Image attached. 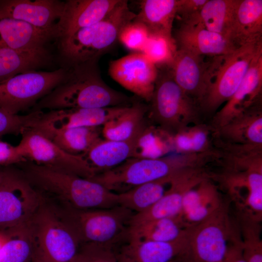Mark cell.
<instances>
[{"label": "cell", "instance_id": "cell-23", "mask_svg": "<svg viewBox=\"0 0 262 262\" xmlns=\"http://www.w3.org/2000/svg\"><path fill=\"white\" fill-rule=\"evenodd\" d=\"M223 203L217 185L209 177L186 193L179 216L187 227H193L209 217Z\"/></svg>", "mask_w": 262, "mask_h": 262}, {"label": "cell", "instance_id": "cell-15", "mask_svg": "<svg viewBox=\"0 0 262 262\" xmlns=\"http://www.w3.org/2000/svg\"><path fill=\"white\" fill-rule=\"evenodd\" d=\"M111 77L126 89L149 102L158 74V68L143 53L133 52L109 65Z\"/></svg>", "mask_w": 262, "mask_h": 262}, {"label": "cell", "instance_id": "cell-45", "mask_svg": "<svg viewBox=\"0 0 262 262\" xmlns=\"http://www.w3.org/2000/svg\"><path fill=\"white\" fill-rule=\"evenodd\" d=\"M5 239V230L0 231V250L2 246Z\"/></svg>", "mask_w": 262, "mask_h": 262}, {"label": "cell", "instance_id": "cell-5", "mask_svg": "<svg viewBox=\"0 0 262 262\" xmlns=\"http://www.w3.org/2000/svg\"><path fill=\"white\" fill-rule=\"evenodd\" d=\"M136 14L127 0H120L102 20L59 39L61 56L71 66L85 62L98 60L118 41L121 29L132 21Z\"/></svg>", "mask_w": 262, "mask_h": 262}, {"label": "cell", "instance_id": "cell-17", "mask_svg": "<svg viewBox=\"0 0 262 262\" xmlns=\"http://www.w3.org/2000/svg\"><path fill=\"white\" fill-rule=\"evenodd\" d=\"M130 105L43 111L32 129L41 131L80 127H102L122 113Z\"/></svg>", "mask_w": 262, "mask_h": 262}, {"label": "cell", "instance_id": "cell-3", "mask_svg": "<svg viewBox=\"0 0 262 262\" xmlns=\"http://www.w3.org/2000/svg\"><path fill=\"white\" fill-rule=\"evenodd\" d=\"M158 68L147 118L152 126L172 136L205 121L198 103L174 80L167 66Z\"/></svg>", "mask_w": 262, "mask_h": 262}, {"label": "cell", "instance_id": "cell-26", "mask_svg": "<svg viewBox=\"0 0 262 262\" xmlns=\"http://www.w3.org/2000/svg\"><path fill=\"white\" fill-rule=\"evenodd\" d=\"M145 130L134 137L125 141L102 138L82 156L96 175L108 171L135 157L138 141Z\"/></svg>", "mask_w": 262, "mask_h": 262}, {"label": "cell", "instance_id": "cell-43", "mask_svg": "<svg viewBox=\"0 0 262 262\" xmlns=\"http://www.w3.org/2000/svg\"><path fill=\"white\" fill-rule=\"evenodd\" d=\"M207 0H180L177 16L181 21H184L197 13Z\"/></svg>", "mask_w": 262, "mask_h": 262}, {"label": "cell", "instance_id": "cell-16", "mask_svg": "<svg viewBox=\"0 0 262 262\" xmlns=\"http://www.w3.org/2000/svg\"><path fill=\"white\" fill-rule=\"evenodd\" d=\"M262 48L253 58L242 82L231 97L208 123L213 131L246 110L262 103Z\"/></svg>", "mask_w": 262, "mask_h": 262}, {"label": "cell", "instance_id": "cell-46", "mask_svg": "<svg viewBox=\"0 0 262 262\" xmlns=\"http://www.w3.org/2000/svg\"><path fill=\"white\" fill-rule=\"evenodd\" d=\"M32 262H42L35 255Z\"/></svg>", "mask_w": 262, "mask_h": 262}, {"label": "cell", "instance_id": "cell-47", "mask_svg": "<svg viewBox=\"0 0 262 262\" xmlns=\"http://www.w3.org/2000/svg\"><path fill=\"white\" fill-rule=\"evenodd\" d=\"M172 262H182L180 260L178 259V260H175L174 261H173Z\"/></svg>", "mask_w": 262, "mask_h": 262}, {"label": "cell", "instance_id": "cell-18", "mask_svg": "<svg viewBox=\"0 0 262 262\" xmlns=\"http://www.w3.org/2000/svg\"><path fill=\"white\" fill-rule=\"evenodd\" d=\"M213 145L262 148V103L246 110L212 133Z\"/></svg>", "mask_w": 262, "mask_h": 262}, {"label": "cell", "instance_id": "cell-29", "mask_svg": "<svg viewBox=\"0 0 262 262\" xmlns=\"http://www.w3.org/2000/svg\"><path fill=\"white\" fill-rule=\"evenodd\" d=\"M180 3V0H142L134 19L143 23L150 33L172 37L173 22Z\"/></svg>", "mask_w": 262, "mask_h": 262}, {"label": "cell", "instance_id": "cell-14", "mask_svg": "<svg viewBox=\"0 0 262 262\" xmlns=\"http://www.w3.org/2000/svg\"><path fill=\"white\" fill-rule=\"evenodd\" d=\"M209 178L205 166L188 167L177 171L164 195L151 206L134 213L130 226L149 221L180 215L183 197L186 193L204 180Z\"/></svg>", "mask_w": 262, "mask_h": 262}, {"label": "cell", "instance_id": "cell-33", "mask_svg": "<svg viewBox=\"0 0 262 262\" xmlns=\"http://www.w3.org/2000/svg\"><path fill=\"white\" fill-rule=\"evenodd\" d=\"M32 220L23 225L5 230V239L0 250V262L33 261L35 246Z\"/></svg>", "mask_w": 262, "mask_h": 262}, {"label": "cell", "instance_id": "cell-8", "mask_svg": "<svg viewBox=\"0 0 262 262\" xmlns=\"http://www.w3.org/2000/svg\"><path fill=\"white\" fill-rule=\"evenodd\" d=\"M32 222L35 255L42 262H71L81 243L65 218L41 205Z\"/></svg>", "mask_w": 262, "mask_h": 262}, {"label": "cell", "instance_id": "cell-13", "mask_svg": "<svg viewBox=\"0 0 262 262\" xmlns=\"http://www.w3.org/2000/svg\"><path fill=\"white\" fill-rule=\"evenodd\" d=\"M204 56L177 49L168 67L177 84L200 105L211 84L223 56L212 57L206 61Z\"/></svg>", "mask_w": 262, "mask_h": 262}, {"label": "cell", "instance_id": "cell-37", "mask_svg": "<svg viewBox=\"0 0 262 262\" xmlns=\"http://www.w3.org/2000/svg\"><path fill=\"white\" fill-rule=\"evenodd\" d=\"M247 178V196L245 209L240 213L261 222L262 218V158L249 168Z\"/></svg>", "mask_w": 262, "mask_h": 262}, {"label": "cell", "instance_id": "cell-34", "mask_svg": "<svg viewBox=\"0 0 262 262\" xmlns=\"http://www.w3.org/2000/svg\"><path fill=\"white\" fill-rule=\"evenodd\" d=\"M176 172L117 194L118 205L123 206L134 213L147 209L158 201L168 190Z\"/></svg>", "mask_w": 262, "mask_h": 262}, {"label": "cell", "instance_id": "cell-35", "mask_svg": "<svg viewBox=\"0 0 262 262\" xmlns=\"http://www.w3.org/2000/svg\"><path fill=\"white\" fill-rule=\"evenodd\" d=\"M240 235L243 256L247 262H262V240L260 221L239 213Z\"/></svg>", "mask_w": 262, "mask_h": 262}, {"label": "cell", "instance_id": "cell-21", "mask_svg": "<svg viewBox=\"0 0 262 262\" xmlns=\"http://www.w3.org/2000/svg\"><path fill=\"white\" fill-rule=\"evenodd\" d=\"M173 36L177 49L198 55L224 56L237 48L225 37L199 23L182 22Z\"/></svg>", "mask_w": 262, "mask_h": 262}, {"label": "cell", "instance_id": "cell-42", "mask_svg": "<svg viewBox=\"0 0 262 262\" xmlns=\"http://www.w3.org/2000/svg\"><path fill=\"white\" fill-rule=\"evenodd\" d=\"M222 262H247L243 254L240 230L236 228Z\"/></svg>", "mask_w": 262, "mask_h": 262}, {"label": "cell", "instance_id": "cell-6", "mask_svg": "<svg viewBox=\"0 0 262 262\" xmlns=\"http://www.w3.org/2000/svg\"><path fill=\"white\" fill-rule=\"evenodd\" d=\"M65 219L80 243L117 244L127 237L134 213L120 205L78 210L67 207Z\"/></svg>", "mask_w": 262, "mask_h": 262}, {"label": "cell", "instance_id": "cell-32", "mask_svg": "<svg viewBox=\"0 0 262 262\" xmlns=\"http://www.w3.org/2000/svg\"><path fill=\"white\" fill-rule=\"evenodd\" d=\"M190 228L179 216L163 218L130 226L127 238L140 241L170 242L184 235Z\"/></svg>", "mask_w": 262, "mask_h": 262}, {"label": "cell", "instance_id": "cell-28", "mask_svg": "<svg viewBox=\"0 0 262 262\" xmlns=\"http://www.w3.org/2000/svg\"><path fill=\"white\" fill-rule=\"evenodd\" d=\"M52 57L45 47L28 50L0 48V82L49 65Z\"/></svg>", "mask_w": 262, "mask_h": 262}, {"label": "cell", "instance_id": "cell-24", "mask_svg": "<svg viewBox=\"0 0 262 262\" xmlns=\"http://www.w3.org/2000/svg\"><path fill=\"white\" fill-rule=\"evenodd\" d=\"M58 37L57 31L43 30L22 21L0 17V48L36 49Z\"/></svg>", "mask_w": 262, "mask_h": 262}, {"label": "cell", "instance_id": "cell-10", "mask_svg": "<svg viewBox=\"0 0 262 262\" xmlns=\"http://www.w3.org/2000/svg\"><path fill=\"white\" fill-rule=\"evenodd\" d=\"M68 70L31 71L0 82V108L18 114L34 106L66 78Z\"/></svg>", "mask_w": 262, "mask_h": 262}, {"label": "cell", "instance_id": "cell-12", "mask_svg": "<svg viewBox=\"0 0 262 262\" xmlns=\"http://www.w3.org/2000/svg\"><path fill=\"white\" fill-rule=\"evenodd\" d=\"M32 185L12 169L0 185V231L30 222L41 206Z\"/></svg>", "mask_w": 262, "mask_h": 262}, {"label": "cell", "instance_id": "cell-4", "mask_svg": "<svg viewBox=\"0 0 262 262\" xmlns=\"http://www.w3.org/2000/svg\"><path fill=\"white\" fill-rule=\"evenodd\" d=\"M208 152L184 153L157 158H131L118 166L89 179L116 194L168 176L188 167L204 166Z\"/></svg>", "mask_w": 262, "mask_h": 262}, {"label": "cell", "instance_id": "cell-31", "mask_svg": "<svg viewBox=\"0 0 262 262\" xmlns=\"http://www.w3.org/2000/svg\"><path fill=\"white\" fill-rule=\"evenodd\" d=\"M238 1V0H207L197 13L181 22L199 23L209 31L220 34L229 40Z\"/></svg>", "mask_w": 262, "mask_h": 262}, {"label": "cell", "instance_id": "cell-1", "mask_svg": "<svg viewBox=\"0 0 262 262\" xmlns=\"http://www.w3.org/2000/svg\"><path fill=\"white\" fill-rule=\"evenodd\" d=\"M98 61H90L71 66L65 80L38 101L33 111L131 105V99L112 88L103 81Z\"/></svg>", "mask_w": 262, "mask_h": 262}, {"label": "cell", "instance_id": "cell-11", "mask_svg": "<svg viewBox=\"0 0 262 262\" xmlns=\"http://www.w3.org/2000/svg\"><path fill=\"white\" fill-rule=\"evenodd\" d=\"M21 136L17 146L27 161L86 179L96 175L82 156L66 152L39 131L29 129Z\"/></svg>", "mask_w": 262, "mask_h": 262}, {"label": "cell", "instance_id": "cell-20", "mask_svg": "<svg viewBox=\"0 0 262 262\" xmlns=\"http://www.w3.org/2000/svg\"><path fill=\"white\" fill-rule=\"evenodd\" d=\"M191 227L180 238L170 242L140 241L127 238L117 248L118 262H172L185 255Z\"/></svg>", "mask_w": 262, "mask_h": 262}, {"label": "cell", "instance_id": "cell-27", "mask_svg": "<svg viewBox=\"0 0 262 262\" xmlns=\"http://www.w3.org/2000/svg\"><path fill=\"white\" fill-rule=\"evenodd\" d=\"M147 105L134 102L117 117L102 127L103 139L114 141L130 140L143 132L150 125L147 118Z\"/></svg>", "mask_w": 262, "mask_h": 262}, {"label": "cell", "instance_id": "cell-41", "mask_svg": "<svg viewBox=\"0 0 262 262\" xmlns=\"http://www.w3.org/2000/svg\"><path fill=\"white\" fill-rule=\"evenodd\" d=\"M26 161L17 145L13 146L0 139V166H10Z\"/></svg>", "mask_w": 262, "mask_h": 262}, {"label": "cell", "instance_id": "cell-25", "mask_svg": "<svg viewBox=\"0 0 262 262\" xmlns=\"http://www.w3.org/2000/svg\"><path fill=\"white\" fill-rule=\"evenodd\" d=\"M229 39L236 48L262 42V0H238Z\"/></svg>", "mask_w": 262, "mask_h": 262}, {"label": "cell", "instance_id": "cell-7", "mask_svg": "<svg viewBox=\"0 0 262 262\" xmlns=\"http://www.w3.org/2000/svg\"><path fill=\"white\" fill-rule=\"evenodd\" d=\"M262 42L236 48L223 56L211 84L199 107L204 121L208 123L231 97L245 77Z\"/></svg>", "mask_w": 262, "mask_h": 262}, {"label": "cell", "instance_id": "cell-44", "mask_svg": "<svg viewBox=\"0 0 262 262\" xmlns=\"http://www.w3.org/2000/svg\"><path fill=\"white\" fill-rule=\"evenodd\" d=\"M10 166H0V185L11 172L12 169L10 168Z\"/></svg>", "mask_w": 262, "mask_h": 262}, {"label": "cell", "instance_id": "cell-22", "mask_svg": "<svg viewBox=\"0 0 262 262\" xmlns=\"http://www.w3.org/2000/svg\"><path fill=\"white\" fill-rule=\"evenodd\" d=\"M120 0H68L58 23V39L102 20Z\"/></svg>", "mask_w": 262, "mask_h": 262}, {"label": "cell", "instance_id": "cell-19", "mask_svg": "<svg viewBox=\"0 0 262 262\" xmlns=\"http://www.w3.org/2000/svg\"><path fill=\"white\" fill-rule=\"evenodd\" d=\"M65 1L59 0H0V17L22 21L46 31H57Z\"/></svg>", "mask_w": 262, "mask_h": 262}, {"label": "cell", "instance_id": "cell-9", "mask_svg": "<svg viewBox=\"0 0 262 262\" xmlns=\"http://www.w3.org/2000/svg\"><path fill=\"white\" fill-rule=\"evenodd\" d=\"M236 229L225 203L209 217L191 227L184 262H222Z\"/></svg>", "mask_w": 262, "mask_h": 262}, {"label": "cell", "instance_id": "cell-39", "mask_svg": "<svg viewBox=\"0 0 262 262\" xmlns=\"http://www.w3.org/2000/svg\"><path fill=\"white\" fill-rule=\"evenodd\" d=\"M42 111H33L28 114H13L0 108V137L7 135H22L33 129L42 115Z\"/></svg>", "mask_w": 262, "mask_h": 262}, {"label": "cell", "instance_id": "cell-36", "mask_svg": "<svg viewBox=\"0 0 262 262\" xmlns=\"http://www.w3.org/2000/svg\"><path fill=\"white\" fill-rule=\"evenodd\" d=\"M177 50L173 36L149 33L142 53L157 67H160L169 66L171 64Z\"/></svg>", "mask_w": 262, "mask_h": 262}, {"label": "cell", "instance_id": "cell-38", "mask_svg": "<svg viewBox=\"0 0 262 262\" xmlns=\"http://www.w3.org/2000/svg\"><path fill=\"white\" fill-rule=\"evenodd\" d=\"M120 244L81 243L71 262H118Z\"/></svg>", "mask_w": 262, "mask_h": 262}, {"label": "cell", "instance_id": "cell-2", "mask_svg": "<svg viewBox=\"0 0 262 262\" xmlns=\"http://www.w3.org/2000/svg\"><path fill=\"white\" fill-rule=\"evenodd\" d=\"M33 183L59 197L67 207L105 209L117 205L118 194L92 180L26 161L20 164Z\"/></svg>", "mask_w": 262, "mask_h": 262}, {"label": "cell", "instance_id": "cell-40", "mask_svg": "<svg viewBox=\"0 0 262 262\" xmlns=\"http://www.w3.org/2000/svg\"><path fill=\"white\" fill-rule=\"evenodd\" d=\"M149 34L147 27L134 19L121 29L118 41L128 49L142 52Z\"/></svg>", "mask_w": 262, "mask_h": 262}, {"label": "cell", "instance_id": "cell-30", "mask_svg": "<svg viewBox=\"0 0 262 262\" xmlns=\"http://www.w3.org/2000/svg\"><path fill=\"white\" fill-rule=\"evenodd\" d=\"M102 127L36 130L66 152L83 156L102 138Z\"/></svg>", "mask_w": 262, "mask_h": 262}]
</instances>
